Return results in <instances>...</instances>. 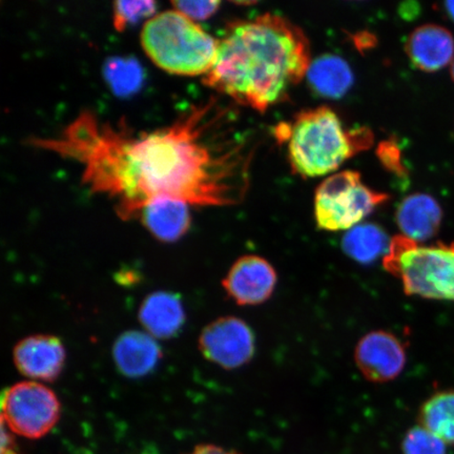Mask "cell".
Returning <instances> with one entry per match:
<instances>
[{
    "instance_id": "obj_1",
    "label": "cell",
    "mask_w": 454,
    "mask_h": 454,
    "mask_svg": "<svg viewBox=\"0 0 454 454\" xmlns=\"http://www.w3.org/2000/svg\"><path fill=\"white\" fill-rule=\"evenodd\" d=\"M28 145L75 162L82 184L109 198L123 219L138 218L142 209L162 200L231 206L247 187L246 145L231 134L227 111L215 100L192 106L150 132L83 111L59 134Z\"/></svg>"
},
{
    "instance_id": "obj_2",
    "label": "cell",
    "mask_w": 454,
    "mask_h": 454,
    "mask_svg": "<svg viewBox=\"0 0 454 454\" xmlns=\"http://www.w3.org/2000/svg\"><path fill=\"white\" fill-rule=\"evenodd\" d=\"M310 64L309 43L302 30L282 16L266 13L229 28L203 82L263 113L286 99Z\"/></svg>"
},
{
    "instance_id": "obj_3",
    "label": "cell",
    "mask_w": 454,
    "mask_h": 454,
    "mask_svg": "<svg viewBox=\"0 0 454 454\" xmlns=\"http://www.w3.org/2000/svg\"><path fill=\"white\" fill-rule=\"evenodd\" d=\"M288 140L294 172L316 178L334 172L356 153L366 150L372 135L366 129L346 130L336 113L320 106L299 114Z\"/></svg>"
},
{
    "instance_id": "obj_4",
    "label": "cell",
    "mask_w": 454,
    "mask_h": 454,
    "mask_svg": "<svg viewBox=\"0 0 454 454\" xmlns=\"http://www.w3.org/2000/svg\"><path fill=\"white\" fill-rule=\"evenodd\" d=\"M141 44L158 67L179 76H206L219 47V42L195 20L176 9L146 20Z\"/></svg>"
},
{
    "instance_id": "obj_5",
    "label": "cell",
    "mask_w": 454,
    "mask_h": 454,
    "mask_svg": "<svg viewBox=\"0 0 454 454\" xmlns=\"http://www.w3.org/2000/svg\"><path fill=\"white\" fill-rule=\"evenodd\" d=\"M383 265L406 294L454 302V242L423 247L400 235L391 239Z\"/></svg>"
},
{
    "instance_id": "obj_6",
    "label": "cell",
    "mask_w": 454,
    "mask_h": 454,
    "mask_svg": "<svg viewBox=\"0 0 454 454\" xmlns=\"http://www.w3.org/2000/svg\"><path fill=\"white\" fill-rule=\"evenodd\" d=\"M388 198L384 192H374L363 184L361 175L354 170L334 174L317 190V225L327 231H349Z\"/></svg>"
},
{
    "instance_id": "obj_7",
    "label": "cell",
    "mask_w": 454,
    "mask_h": 454,
    "mask_svg": "<svg viewBox=\"0 0 454 454\" xmlns=\"http://www.w3.org/2000/svg\"><path fill=\"white\" fill-rule=\"evenodd\" d=\"M3 424L17 435L37 440L55 427L60 417L59 397L36 381L17 383L4 391Z\"/></svg>"
},
{
    "instance_id": "obj_8",
    "label": "cell",
    "mask_w": 454,
    "mask_h": 454,
    "mask_svg": "<svg viewBox=\"0 0 454 454\" xmlns=\"http://www.w3.org/2000/svg\"><path fill=\"white\" fill-rule=\"evenodd\" d=\"M199 348L206 359L225 369L247 364L254 354L251 327L236 317H224L203 329Z\"/></svg>"
},
{
    "instance_id": "obj_9",
    "label": "cell",
    "mask_w": 454,
    "mask_h": 454,
    "mask_svg": "<svg viewBox=\"0 0 454 454\" xmlns=\"http://www.w3.org/2000/svg\"><path fill=\"white\" fill-rule=\"evenodd\" d=\"M355 360L368 381L386 383L400 376L406 363L404 345L395 334L369 333L357 343Z\"/></svg>"
},
{
    "instance_id": "obj_10",
    "label": "cell",
    "mask_w": 454,
    "mask_h": 454,
    "mask_svg": "<svg viewBox=\"0 0 454 454\" xmlns=\"http://www.w3.org/2000/svg\"><path fill=\"white\" fill-rule=\"evenodd\" d=\"M225 292L237 304L258 305L275 291L277 274L268 260L244 255L231 266L223 282Z\"/></svg>"
},
{
    "instance_id": "obj_11",
    "label": "cell",
    "mask_w": 454,
    "mask_h": 454,
    "mask_svg": "<svg viewBox=\"0 0 454 454\" xmlns=\"http://www.w3.org/2000/svg\"><path fill=\"white\" fill-rule=\"evenodd\" d=\"M16 368L34 381H54L66 363V349L60 339L37 334L20 340L13 351Z\"/></svg>"
},
{
    "instance_id": "obj_12",
    "label": "cell",
    "mask_w": 454,
    "mask_h": 454,
    "mask_svg": "<svg viewBox=\"0 0 454 454\" xmlns=\"http://www.w3.org/2000/svg\"><path fill=\"white\" fill-rule=\"evenodd\" d=\"M406 52L413 67L434 73L451 65L454 59V38L448 28L424 25L408 38Z\"/></svg>"
},
{
    "instance_id": "obj_13",
    "label": "cell",
    "mask_w": 454,
    "mask_h": 454,
    "mask_svg": "<svg viewBox=\"0 0 454 454\" xmlns=\"http://www.w3.org/2000/svg\"><path fill=\"white\" fill-rule=\"evenodd\" d=\"M118 371L128 378H141L154 371L161 357V349L154 337L129 331L118 337L113 348Z\"/></svg>"
},
{
    "instance_id": "obj_14",
    "label": "cell",
    "mask_w": 454,
    "mask_h": 454,
    "mask_svg": "<svg viewBox=\"0 0 454 454\" xmlns=\"http://www.w3.org/2000/svg\"><path fill=\"white\" fill-rule=\"evenodd\" d=\"M442 211L438 201L427 194H413L397 207L395 221L402 235L418 243L438 234Z\"/></svg>"
},
{
    "instance_id": "obj_15",
    "label": "cell",
    "mask_w": 454,
    "mask_h": 454,
    "mask_svg": "<svg viewBox=\"0 0 454 454\" xmlns=\"http://www.w3.org/2000/svg\"><path fill=\"white\" fill-rule=\"evenodd\" d=\"M139 320L145 333L155 339L175 337L185 322V311L177 294L168 292L151 294L142 302Z\"/></svg>"
},
{
    "instance_id": "obj_16",
    "label": "cell",
    "mask_w": 454,
    "mask_h": 454,
    "mask_svg": "<svg viewBox=\"0 0 454 454\" xmlns=\"http://www.w3.org/2000/svg\"><path fill=\"white\" fill-rule=\"evenodd\" d=\"M153 236L164 242H174L183 237L191 224L189 206L162 200L150 204L138 215Z\"/></svg>"
},
{
    "instance_id": "obj_17",
    "label": "cell",
    "mask_w": 454,
    "mask_h": 454,
    "mask_svg": "<svg viewBox=\"0 0 454 454\" xmlns=\"http://www.w3.org/2000/svg\"><path fill=\"white\" fill-rule=\"evenodd\" d=\"M306 77L315 93L331 99L343 98L354 84V74L348 62L331 54L311 61Z\"/></svg>"
},
{
    "instance_id": "obj_18",
    "label": "cell",
    "mask_w": 454,
    "mask_h": 454,
    "mask_svg": "<svg viewBox=\"0 0 454 454\" xmlns=\"http://www.w3.org/2000/svg\"><path fill=\"white\" fill-rule=\"evenodd\" d=\"M391 240L378 225L359 224L346 232L342 247L346 254L360 263H371L388 252Z\"/></svg>"
},
{
    "instance_id": "obj_19",
    "label": "cell",
    "mask_w": 454,
    "mask_h": 454,
    "mask_svg": "<svg viewBox=\"0 0 454 454\" xmlns=\"http://www.w3.org/2000/svg\"><path fill=\"white\" fill-rule=\"evenodd\" d=\"M419 426L446 444H454V389L430 396L419 411Z\"/></svg>"
},
{
    "instance_id": "obj_20",
    "label": "cell",
    "mask_w": 454,
    "mask_h": 454,
    "mask_svg": "<svg viewBox=\"0 0 454 454\" xmlns=\"http://www.w3.org/2000/svg\"><path fill=\"white\" fill-rule=\"evenodd\" d=\"M403 454H447L446 442L427 429L418 426L404 436L402 442Z\"/></svg>"
},
{
    "instance_id": "obj_21",
    "label": "cell",
    "mask_w": 454,
    "mask_h": 454,
    "mask_svg": "<svg viewBox=\"0 0 454 454\" xmlns=\"http://www.w3.org/2000/svg\"><path fill=\"white\" fill-rule=\"evenodd\" d=\"M155 2H116L113 7V21L117 31H123L129 25L136 24L145 17L155 14Z\"/></svg>"
},
{
    "instance_id": "obj_22",
    "label": "cell",
    "mask_w": 454,
    "mask_h": 454,
    "mask_svg": "<svg viewBox=\"0 0 454 454\" xmlns=\"http://www.w3.org/2000/svg\"><path fill=\"white\" fill-rule=\"evenodd\" d=\"M172 4L176 10L196 22L209 19L220 5L219 2H174Z\"/></svg>"
},
{
    "instance_id": "obj_23",
    "label": "cell",
    "mask_w": 454,
    "mask_h": 454,
    "mask_svg": "<svg viewBox=\"0 0 454 454\" xmlns=\"http://www.w3.org/2000/svg\"><path fill=\"white\" fill-rule=\"evenodd\" d=\"M187 454H239L236 451L226 450L224 448L213 444H202L194 448V450Z\"/></svg>"
},
{
    "instance_id": "obj_24",
    "label": "cell",
    "mask_w": 454,
    "mask_h": 454,
    "mask_svg": "<svg viewBox=\"0 0 454 454\" xmlns=\"http://www.w3.org/2000/svg\"><path fill=\"white\" fill-rule=\"evenodd\" d=\"M2 454H20L16 450L12 436L7 434L4 426L3 425V447Z\"/></svg>"
},
{
    "instance_id": "obj_25",
    "label": "cell",
    "mask_w": 454,
    "mask_h": 454,
    "mask_svg": "<svg viewBox=\"0 0 454 454\" xmlns=\"http://www.w3.org/2000/svg\"><path fill=\"white\" fill-rule=\"evenodd\" d=\"M445 7V12L448 16H450V19L454 22V2H447L444 4Z\"/></svg>"
},
{
    "instance_id": "obj_26",
    "label": "cell",
    "mask_w": 454,
    "mask_h": 454,
    "mask_svg": "<svg viewBox=\"0 0 454 454\" xmlns=\"http://www.w3.org/2000/svg\"><path fill=\"white\" fill-rule=\"evenodd\" d=\"M450 74H451V77H452L453 82H454V59L452 61V64L450 65Z\"/></svg>"
}]
</instances>
